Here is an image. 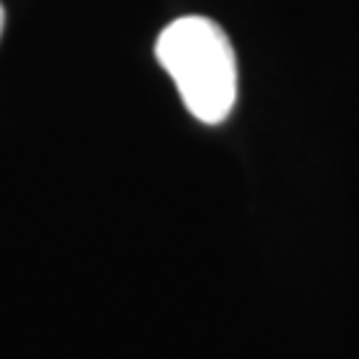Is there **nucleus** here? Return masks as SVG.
<instances>
[{
	"label": "nucleus",
	"mask_w": 359,
	"mask_h": 359,
	"mask_svg": "<svg viewBox=\"0 0 359 359\" xmlns=\"http://www.w3.org/2000/svg\"><path fill=\"white\" fill-rule=\"evenodd\" d=\"M154 56L173 77L187 112L218 126L237 104V56L229 38L208 16H181L160 32Z\"/></svg>",
	"instance_id": "nucleus-1"
},
{
	"label": "nucleus",
	"mask_w": 359,
	"mask_h": 359,
	"mask_svg": "<svg viewBox=\"0 0 359 359\" xmlns=\"http://www.w3.org/2000/svg\"><path fill=\"white\" fill-rule=\"evenodd\" d=\"M3 25H6V11H3V3H0V35H3Z\"/></svg>",
	"instance_id": "nucleus-2"
}]
</instances>
